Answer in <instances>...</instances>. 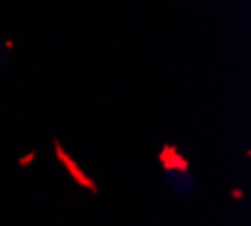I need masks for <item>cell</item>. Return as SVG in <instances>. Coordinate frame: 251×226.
Returning a JSON list of instances; mask_svg holds the SVG:
<instances>
[{
	"instance_id": "1",
	"label": "cell",
	"mask_w": 251,
	"mask_h": 226,
	"mask_svg": "<svg viewBox=\"0 0 251 226\" xmlns=\"http://www.w3.org/2000/svg\"><path fill=\"white\" fill-rule=\"evenodd\" d=\"M57 154H59V158H61V163L66 165V170L70 172V176H73V179H75L77 183H82V186H84V188H88V190H95V183H93V181L86 179V174H84L82 170L77 168V163H73V158H70L68 154H66V151L61 150L59 145H57Z\"/></svg>"
}]
</instances>
